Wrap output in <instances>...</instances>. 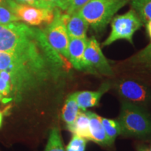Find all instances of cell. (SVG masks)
I'll return each mask as SVG.
<instances>
[{"label": "cell", "mask_w": 151, "mask_h": 151, "mask_svg": "<svg viewBox=\"0 0 151 151\" xmlns=\"http://www.w3.org/2000/svg\"><path fill=\"white\" fill-rule=\"evenodd\" d=\"M70 68V62L66 60H29L0 52V71L10 75L13 94L18 101L47 86L63 81Z\"/></svg>", "instance_id": "6da1fadb"}, {"label": "cell", "mask_w": 151, "mask_h": 151, "mask_svg": "<svg viewBox=\"0 0 151 151\" xmlns=\"http://www.w3.org/2000/svg\"><path fill=\"white\" fill-rule=\"evenodd\" d=\"M0 52L30 60L52 59L58 55L44 32L17 22L0 24Z\"/></svg>", "instance_id": "7a4b0ae2"}, {"label": "cell", "mask_w": 151, "mask_h": 151, "mask_svg": "<svg viewBox=\"0 0 151 151\" xmlns=\"http://www.w3.org/2000/svg\"><path fill=\"white\" fill-rule=\"evenodd\" d=\"M129 0H90L78 12L94 31L101 32Z\"/></svg>", "instance_id": "3957f363"}, {"label": "cell", "mask_w": 151, "mask_h": 151, "mask_svg": "<svg viewBox=\"0 0 151 151\" xmlns=\"http://www.w3.org/2000/svg\"><path fill=\"white\" fill-rule=\"evenodd\" d=\"M118 121L121 134L143 137L151 134V119L138 105L122 101Z\"/></svg>", "instance_id": "277c9868"}, {"label": "cell", "mask_w": 151, "mask_h": 151, "mask_svg": "<svg viewBox=\"0 0 151 151\" xmlns=\"http://www.w3.org/2000/svg\"><path fill=\"white\" fill-rule=\"evenodd\" d=\"M142 25V20L134 10L116 16L111 20L110 35L103 42L102 46H109L120 39L133 43L134 35Z\"/></svg>", "instance_id": "5b68a950"}, {"label": "cell", "mask_w": 151, "mask_h": 151, "mask_svg": "<svg viewBox=\"0 0 151 151\" xmlns=\"http://www.w3.org/2000/svg\"><path fill=\"white\" fill-rule=\"evenodd\" d=\"M60 9H56L54 11L53 20L48 24L44 31L47 40L52 48L62 57L69 60L68 46L69 37L66 24L62 19Z\"/></svg>", "instance_id": "8992f818"}, {"label": "cell", "mask_w": 151, "mask_h": 151, "mask_svg": "<svg viewBox=\"0 0 151 151\" xmlns=\"http://www.w3.org/2000/svg\"><path fill=\"white\" fill-rule=\"evenodd\" d=\"M6 2L19 21L21 20L31 26H39L44 23L49 24L54 19V9L20 4L12 0H6Z\"/></svg>", "instance_id": "52a82bcc"}, {"label": "cell", "mask_w": 151, "mask_h": 151, "mask_svg": "<svg viewBox=\"0 0 151 151\" xmlns=\"http://www.w3.org/2000/svg\"><path fill=\"white\" fill-rule=\"evenodd\" d=\"M83 66V71L94 74L98 73L106 76L113 74L112 68L102 52L99 42L94 37L88 39L84 52Z\"/></svg>", "instance_id": "ba28073f"}, {"label": "cell", "mask_w": 151, "mask_h": 151, "mask_svg": "<svg viewBox=\"0 0 151 151\" xmlns=\"http://www.w3.org/2000/svg\"><path fill=\"white\" fill-rule=\"evenodd\" d=\"M116 91L124 101L136 105L145 104L150 99V94L148 88L137 81L127 79L119 81L117 83Z\"/></svg>", "instance_id": "9c48e42d"}, {"label": "cell", "mask_w": 151, "mask_h": 151, "mask_svg": "<svg viewBox=\"0 0 151 151\" xmlns=\"http://www.w3.org/2000/svg\"><path fill=\"white\" fill-rule=\"evenodd\" d=\"M88 39L69 37L68 54L71 65L77 70H84L83 57Z\"/></svg>", "instance_id": "30bf717a"}, {"label": "cell", "mask_w": 151, "mask_h": 151, "mask_svg": "<svg viewBox=\"0 0 151 151\" xmlns=\"http://www.w3.org/2000/svg\"><path fill=\"white\" fill-rule=\"evenodd\" d=\"M110 88V85L104 83L97 91H81L74 92L76 100L80 109L86 111L89 108L99 106L102 96Z\"/></svg>", "instance_id": "8fae6325"}, {"label": "cell", "mask_w": 151, "mask_h": 151, "mask_svg": "<svg viewBox=\"0 0 151 151\" xmlns=\"http://www.w3.org/2000/svg\"><path fill=\"white\" fill-rule=\"evenodd\" d=\"M90 120V139L101 146H111L101 123V117L95 113L86 111Z\"/></svg>", "instance_id": "7c38bea8"}, {"label": "cell", "mask_w": 151, "mask_h": 151, "mask_svg": "<svg viewBox=\"0 0 151 151\" xmlns=\"http://www.w3.org/2000/svg\"><path fill=\"white\" fill-rule=\"evenodd\" d=\"M89 24L77 11L69 15L67 22L66 27L69 37L87 38Z\"/></svg>", "instance_id": "4fadbf2b"}, {"label": "cell", "mask_w": 151, "mask_h": 151, "mask_svg": "<svg viewBox=\"0 0 151 151\" xmlns=\"http://www.w3.org/2000/svg\"><path fill=\"white\" fill-rule=\"evenodd\" d=\"M131 62L151 80V43L132 57Z\"/></svg>", "instance_id": "5bb4252c"}, {"label": "cell", "mask_w": 151, "mask_h": 151, "mask_svg": "<svg viewBox=\"0 0 151 151\" xmlns=\"http://www.w3.org/2000/svg\"><path fill=\"white\" fill-rule=\"evenodd\" d=\"M72 134L83 137L89 141L90 120L86 111H80L73 124L67 127Z\"/></svg>", "instance_id": "9a60e30c"}, {"label": "cell", "mask_w": 151, "mask_h": 151, "mask_svg": "<svg viewBox=\"0 0 151 151\" xmlns=\"http://www.w3.org/2000/svg\"><path fill=\"white\" fill-rule=\"evenodd\" d=\"M79 112L80 108L76 100L75 94L73 92L68 96L62 111V120L65 122L67 127L73 124Z\"/></svg>", "instance_id": "2e32d148"}, {"label": "cell", "mask_w": 151, "mask_h": 151, "mask_svg": "<svg viewBox=\"0 0 151 151\" xmlns=\"http://www.w3.org/2000/svg\"><path fill=\"white\" fill-rule=\"evenodd\" d=\"M134 11L143 22L151 20V0H130Z\"/></svg>", "instance_id": "e0dca14e"}, {"label": "cell", "mask_w": 151, "mask_h": 151, "mask_svg": "<svg viewBox=\"0 0 151 151\" xmlns=\"http://www.w3.org/2000/svg\"><path fill=\"white\" fill-rule=\"evenodd\" d=\"M101 123L105 130L106 134L108 138L110 145L114 143L115 140L119 134H121L120 132V124L118 120H112V119L101 118Z\"/></svg>", "instance_id": "ac0fdd59"}, {"label": "cell", "mask_w": 151, "mask_h": 151, "mask_svg": "<svg viewBox=\"0 0 151 151\" xmlns=\"http://www.w3.org/2000/svg\"><path fill=\"white\" fill-rule=\"evenodd\" d=\"M45 151H66L60 130L57 127L50 130Z\"/></svg>", "instance_id": "d6986e66"}, {"label": "cell", "mask_w": 151, "mask_h": 151, "mask_svg": "<svg viewBox=\"0 0 151 151\" xmlns=\"http://www.w3.org/2000/svg\"><path fill=\"white\" fill-rule=\"evenodd\" d=\"M87 143V139L73 134L70 141L66 147V151H86Z\"/></svg>", "instance_id": "ffe728a7"}, {"label": "cell", "mask_w": 151, "mask_h": 151, "mask_svg": "<svg viewBox=\"0 0 151 151\" xmlns=\"http://www.w3.org/2000/svg\"><path fill=\"white\" fill-rule=\"evenodd\" d=\"M18 21V18L9 9L8 5H0V24H7Z\"/></svg>", "instance_id": "44dd1931"}, {"label": "cell", "mask_w": 151, "mask_h": 151, "mask_svg": "<svg viewBox=\"0 0 151 151\" xmlns=\"http://www.w3.org/2000/svg\"><path fill=\"white\" fill-rule=\"evenodd\" d=\"M89 1L90 0H70L68 4L67 10L65 11L66 13L71 15L73 13L77 12Z\"/></svg>", "instance_id": "7402d4cb"}, {"label": "cell", "mask_w": 151, "mask_h": 151, "mask_svg": "<svg viewBox=\"0 0 151 151\" xmlns=\"http://www.w3.org/2000/svg\"><path fill=\"white\" fill-rule=\"evenodd\" d=\"M12 1H15L16 3L20 4L29 5L37 7V8L51 9L49 8L48 6L43 0H12Z\"/></svg>", "instance_id": "603a6c76"}, {"label": "cell", "mask_w": 151, "mask_h": 151, "mask_svg": "<svg viewBox=\"0 0 151 151\" xmlns=\"http://www.w3.org/2000/svg\"><path fill=\"white\" fill-rule=\"evenodd\" d=\"M46 4L51 9H59L60 10H67V4L65 0H44Z\"/></svg>", "instance_id": "cb8c5ba5"}, {"label": "cell", "mask_w": 151, "mask_h": 151, "mask_svg": "<svg viewBox=\"0 0 151 151\" xmlns=\"http://www.w3.org/2000/svg\"><path fill=\"white\" fill-rule=\"evenodd\" d=\"M12 92V87L11 84L6 82L0 77V94L2 96H8Z\"/></svg>", "instance_id": "d4e9b609"}, {"label": "cell", "mask_w": 151, "mask_h": 151, "mask_svg": "<svg viewBox=\"0 0 151 151\" xmlns=\"http://www.w3.org/2000/svg\"><path fill=\"white\" fill-rule=\"evenodd\" d=\"M146 27L147 33H148V37L151 41V20H149V21L146 22Z\"/></svg>", "instance_id": "484cf974"}, {"label": "cell", "mask_w": 151, "mask_h": 151, "mask_svg": "<svg viewBox=\"0 0 151 151\" xmlns=\"http://www.w3.org/2000/svg\"><path fill=\"white\" fill-rule=\"evenodd\" d=\"M0 5L1 6H7L8 4L6 2V0H0Z\"/></svg>", "instance_id": "4316f807"}, {"label": "cell", "mask_w": 151, "mask_h": 151, "mask_svg": "<svg viewBox=\"0 0 151 151\" xmlns=\"http://www.w3.org/2000/svg\"><path fill=\"white\" fill-rule=\"evenodd\" d=\"M2 120H3V115H2V113L0 111V127H1V124H2Z\"/></svg>", "instance_id": "83f0119b"}, {"label": "cell", "mask_w": 151, "mask_h": 151, "mask_svg": "<svg viewBox=\"0 0 151 151\" xmlns=\"http://www.w3.org/2000/svg\"><path fill=\"white\" fill-rule=\"evenodd\" d=\"M139 151H150L149 150L148 148H143V147H141L139 149Z\"/></svg>", "instance_id": "f1b7e54d"}, {"label": "cell", "mask_w": 151, "mask_h": 151, "mask_svg": "<svg viewBox=\"0 0 151 151\" xmlns=\"http://www.w3.org/2000/svg\"><path fill=\"white\" fill-rule=\"evenodd\" d=\"M65 2H66V4H67V6H68V4H69V1H70V0H65Z\"/></svg>", "instance_id": "f546056e"}, {"label": "cell", "mask_w": 151, "mask_h": 151, "mask_svg": "<svg viewBox=\"0 0 151 151\" xmlns=\"http://www.w3.org/2000/svg\"><path fill=\"white\" fill-rule=\"evenodd\" d=\"M1 97H2V95H1V94H0V100H1Z\"/></svg>", "instance_id": "4dcf8cb0"}, {"label": "cell", "mask_w": 151, "mask_h": 151, "mask_svg": "<svg viewBox=\"0 0 151 151\" xmlns=\"http://www.w3.org/2000/svg\"><path fill=\"white\" fill-rule=\"evenodd\" d=\"M149 150H150L151 151V146H150V148H149Z\"/></svg>", "instance_id": "1f68e13d"}, {"label": "cell", "mask_w": 151, "mask_h": 151, "mask_svg": "<svg viewBox=\"0 0 151 151\" xmlns=\"http://www.w3.org/2000/svg\"><path fill=\"white\" fill-rule=\"evenodd\" d=\"M43 1H44V2H45V1H44V0H43Z\"/></svg>", "instance_id": "d6a6232c"}]
</instances>
